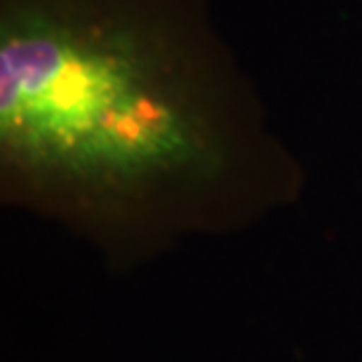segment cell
<instances>
[{"mask_svg":"<svg viewBox=\"0 0 362 362\" xmlns=\"http://www.w3.org/2000/svg\"><path fill=\"white\" fill-rule=\"evenodd\" d=\"M200 64L134 0H10L0 42L5 165L85 207L212 184L228 160Z\"/></svg>","mask_w":362,"mask_h":362,"instance_id":"6da1fadb","label":"cell"}]
</instances>
